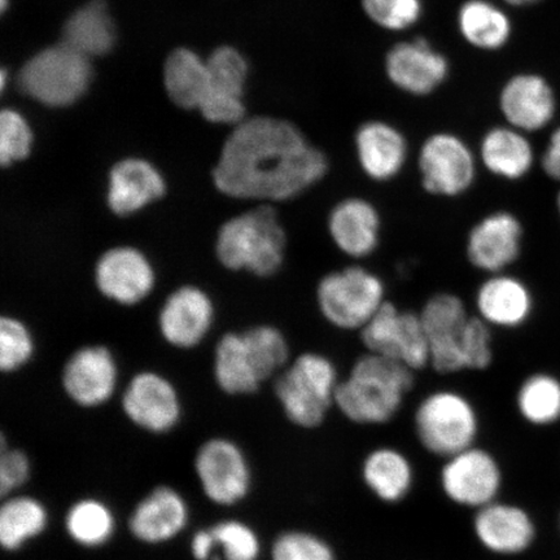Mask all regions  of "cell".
<instances>
[{
	"label": "cell",
	"instance_id": "obj_1",
	"mask_svg": "<svg viewBox=\"0 0 560 560\" xmlns=\"http://www.w3.org/2000/svg\"><path fill=\"white\" fill-rule=\"evenodd\" d=\"M328 172L327 153L295 124L264 116L242 121L231 132L212 180L228 198L277 206L312 190Z\"/></svg>",
	"mask_w": 560,
	"mask_h": 560
},
{
	"label": "cell",
	"instance_id": "obj_2",
	"mask_svg": "<svg viewBox=\"0 0 560 560\" xmlns=\"http://www.w3.org/2000/svg\"><path fill=\"white\" fill-rule=\"evenodd\" d=\"M419 314L429 339L430 366L439 374L481 371L492 365V327L468 313L458 295L438 292Z\"/></svg>",
	"mask_w": 560,
	"mask_h": 560
},
{
	"label": "cell",
	"instance_id": "obj_3",
	"mask_svg": "<svg viewBox=\"0 0 560 560\" xmlns=\"http://www.w3.org/2000/svg\"><path fill=\"white\" fill-rule=\"evenodd\" d=\"M416 371L366 352L353 362L339 383L335 408L350 422L380 425L390 422L415 387Z\"/></svg>",
	"mask_w": 560,
	"mask_h": 560
},
{
	"label": "cell",
	"instance_id": "obj_4",
	"mask_svg": "<svg viewBox=\"0 0 560 560\" xmlns=\"http://www.w3.org/2000/svg\"><path fill=\"white\" fill-rule=\"evenodd\" d=\"M287 247L289 235L277 206L256 205L222 223L214 254L226 270L265 279L282 270Z\"/></svg>",
	"mask_w": 560,
	"mask_h": 560
},
{
	"label": "cell",
	"instance_id": "obj_5",
	"mask_svg": "<svg viewBox=\"0 0 560 560\" xmlns=\"http://www.w3.org/2000/svg\"><path fill=\"white\" fill-rule=\"evenodd\" d=\"M339 373L327 355L301 353L278 374L275 395L284 416L300 429L322 425L335 406Z\"/></svg>",
	"mask_w": 560,
	"mask_h": 560
},
{
	"label": "cell",
	"instance_id": "obj_6",
	"mask_svg": "<svg viewBox=\"0 0 560 560\" xmlns=\"http://www.w3.org/2000/svg\"><path fill=\"white\" fill-rule=\"evenodd\" d=\"M383 279L353 264L327 272L315 287L320 317L340 331H361L387 303Z\"/></svg>",
	"mask_w": 560,
	"mask_h": 560
},
{
	"label": "cell",
	"instance_id": "obj_7",
	"mask_svg": "<svg viewBox=\"0 0 560 560\" xmlns=\"http://www.w3.org/2000/svg\"><path fill=\"white\" fill-rule=\"evenodd\" d=\"M415 427L424 450L447 459L475 446L480 422L478 411L465 395L439 389L419 402Z\"/></svg>",
	"mask_w": 560,
	"mask_h": 560
},
{
	"label": "cell",
	"instance_id": "obj_8",
	"mask_svg": "<svg viewBox=\"0 0 560 560\" xmlns=\"http://www.w3.org/2000/svg\"><path fill=\"white\" fill-rule=\"evenodd\" d=\"M90 79L88 56L60 44L26 62L19 74V86L35 101L65 107L85 93Z\"/></svg>",
	"mask_w": 560,
	"mask_h": 560
},
{
	"label": "cell",
	"instance_id": "obj_9",
	"mask_svg": "<svg viewBox=\"0 0 560 560\" xmlns=\"http://www.w3.org/2000/svg\"><path fill=\"white\" fill-rule=\"evenodd\" d=\"M479 164L465 139L451 131L433 132L418 152L420 186L436 198H459L475 185Z\"/></svg>",
	"mask_w": 560,
	"mask_h": 560
},
{
	"label": "cell",
	"instance_id": "obj_10",
	"mask_svg": "<svg viewBox=\"0 0 560 560\" xmlns=\"http://www.w3.org/2000/svg\"><path fill=\"white\" fill-rule=\"evenodd\" d=\"M366 352L402 363L412 371L430 366V348L420 314L390 301L360 331Z\"/></svg>",
	"mask_w": 560,
	"mask_h": 560
},
{
	"label": "cell",
	"instance_id": "obj_11",
	"mask_svg": "<svg viewBox=\"0 0 560 560\" xmlns=\"http://www.w3.org/2000/svg\"><path fill=\"white\" fill-rule=\"evenodd\" d=\"M194 470L206 499L217 506L240 505L250 492V465L233 440L213 438L202 443L195 455Z\"/></svg>",
	"mask_w": 560,
	"mask_h": 560
},
{
	"label": "cell",
	"instance_id": "obj_12",
	"mask_svg": "<svg viewBox=\"0 0 560 560\" xmlns=\"http://www.w3.org/2000/svg\"><path fill=\"white\" fill-rule=\"evenodd\" d=\"M440 485L455 505L479 510L499 500L505 475L492 453L472 446L446 459Z\"/></svg>",
	"mask_w": 560,
	"mask_h": 560
},
{
	"label": "cell",
	"instance_id": "obj_13",
	"mask_svg": "<svg viewBox=\"0 0 560 560\" xmlns=\"http://www.w3.org/2000/svg\"><path fill=\"white\" fill-rule=\"evenodd\" d=\"M94 284L112 303L135 306L155 289L156 271L143 250L132 245H115L96 258Z\"/></svg>",
	"mask_w": 560,
	"mask_h": 560
},
{
	"label": "cell",
	"instance_id": "obj_14",
	"mask_svg": "<svg viewBox=\"0 0 560 560\" xmlns=\"http://www.w3.org/2000/svg\"><path fill=\"white\" fill-rule=\"evenodd\" d=\"M121 409L130 423L151 435L172 432L182 418L177 388L156 371H140L131 377L121 396Z\"/></svg>",
	"mask_w": 560,
	"mask_h": 560
},
{
	"label": "cell",
	"instance_id": "obj_15",
	"mask_svg": "<svg viewBox=\"0 0 560 560\" xmlns=\"http://www.w3.org/2000/svg\"><path fill=\"white\" fill-rule=\"evenodd\" d=\"M384 73L401 93L425 97L436 93L451 74V61L425 37L398 42L384 58Z\"/></svg>",
	"mask_w": 560,
	"mask_h": 560
},
{
	"label": "cell",
	"instance_id": "obj_16",
	"mask_svg": "<svg viewBox=\"0 0 560 560\" xmlns=\"http://www.w3.org/2000/svg\"><path fill=\"white\" fill-rule=\"evenodd\" d=\"M474 534L492 555L520 558L538 540L540 529L530 510L516 501H494L478 510Z\"/></svg>",
	"mask_w": 560,
	"mask_h": 560
},
{
	"label": "cell",
	"instance_id": "obj_17",
	"mask_svg": "<svg viewBox=\"0 0 560 560\" xmlns=\"http://www.w3.org/2000/svg\"><path fill=\"white\" fill-rule=\"evenodd\" d=\"M118 369L114 354L102 345L75 349L61 370V387L74 405L100 408L114 397Z\"/></svg>",
	"mask_w": 560,
	"mask_h": 560
},
{
	"label": "cell",
	"instance_id": "obj_18",
	"mask_svg": "<svg viewBox=\"0 0 560 560\" xmlns=\"http://www.w3.org/2000/svg\"><path fill=\"white\" fill-rule=\"evenodd\" d=\"M522 222L508 210L486 214L468 231L466 258L474 269L487 276L506 272L521 256Z\"/></svg>",
	"mask_w": 560,
	"mask_h": 560
},
{
	"label": "cell",
	"instance_id": "obj_19",
	"mask_svg": "<svg viewBox=\"0 0 560 560\" xmlns=\"http://www.w3.org/2000/svg\"><path fill=\"white\" fill-rule=\"evenodd\" d=\"M380 209L362 196H348L331 207L326 230L334 247L350 260H365L375 254L382 241Z\"/></svg>",
	"mask_w": 560,
	"mask_h": 560
},
{
	"label": "cell",
	"instance_id": "obj_20",
	"mask_svg": "<svg viewBox=\"0 0 560 560\" xmlns=\"http://www.w3.org/2000/svg\"><path fill=\"white\" fill-rule=\"evenodd\" d=\"M213 322V300L194 284H184L171 292L158 315L161 338L182 350L198 347L207 338Z\"/></svg>",
	"mask_w": 560,
	"mask_h": 560
},
{
	"label": "cell",
	"instance_id": "obj_21",
	"mask_svg": "<svg viewBox=\"0 0 560 560\" xmlns=\"http://www.w3.org/2000/svg\"><path fill=\"white\" fill-rule=\"evenodd\" d=\"M357 164L375 184H387L402 173L409 160V143L404 132L384 120L362 122L354 132Z\"/></svg>",
	"mask_w": 560,
	"mask_h": 560
},
{
	"label": "cell",
	"instance_id": "obj_22",
	"mask_svg": "<svg viewBox=\"0 0 560 560\" xmlns=\"http://www.w3.org/2000/svg\"><path fill=\"white\" fill-rule=\"evenodd\" d=\"M166 190L165 178L155 165L128 158L110 167L105 205L112 214L126 219L164 199Z\"/></svg>",
	"mask_w": 560,
	"mask_h": 560
},
{
	"label": "cell",
	"instance_id": "obj_23",
	"mask_svg": "<svg viewBox=\"0 0 560 560\" xmlns=\"http://www.w3.org/2000/svg\"><path fill=\"white\" fill-rule=\"evenodd\" d=\"M190 523V506L177 489L156 487L137 503L128 527L137 541L163 545L177 538Z\"/></svg>",
	"mask_w": 560,
	"mask_h": 560
},
{
	"label": "cell",
	"instance_id": "obj_24",
	"mask_svg": "<svg viewBox=\"0 0 560 560\" xmlns=\"http://www.w3.org/2000/svg\"><path fill=\"white\" fill-rule=\"evenodd\" d=\"M476 315L489 327L517 328L534 312V296L522 279L500 272L487 276L475 292Z\"/></svg>",
	"mask_w": 560,
	"mask_h": 560
},
{
	"label": "cell",
	"instance_id": "obj_25",
	"mask_svg": "<svg viewBox=\"0 0 560 560\" xmlns=\"http://www.w3.org/2000/svg\"><path fill=\"white\" fill-rule=\"evenodd\" d=\"M499 105L508 125L523 132L545 128L556 110L555 94L537 74L511 77L501 89Z\"/></svg>",
	"mask_w": 560,
	"mask_h": 560
},
{
	"label": "cell",
	"instance_id": "obj_26",
	"mask_svg": "<svg viewBox=\"0 0 560 560\" xmlns=\"http://www.w3.org/2000/svg\"><path fill=\"white\" fill-rule=\"evenodd\" d=\"M213 376L223 394L230 396L254 395L266 383L243 332L230 331L217 341Z\"/></svg>",
	"mask_w": 560,
	"mask_h": 560
},
{
	"label": "cell",
	"instance_id": "obj_27",
	"mask_svg": "<svg viewBox=\"0 0 560 560\" xmlns=\"http://www.w3.org/2000/svg\"><path fill=\"white\" fill-rule=\"evenodd\" d=\"M479 163L497 178L520 180L535 164V152L524 132L513 126H495L482 136Z\"/></svg>",
	"mask_w": 560,
	"mask_h": 560
},
{
	"label": "cell",
	"instance_id": "obj_28",
	"mask_svg": "<svg viewBox=\"0 0 560 560\" xmlns=\"http://www.w3.org/2000/svg\"><path fill=\"white\" fill-rule=\"evenodd\" d=\"M457 26L467 45L485 52L501 50L513 32L508 13L490 0H465L458 9Z\"/></svg>",
	"mask_w": 560,
	"mask_h": 560
},
{
	"label": "cell",
	"instance_id": "obj_29",
	"mask_svg": "<svg viewBox=\"0 0 560 560\" xmlns=\"http://www.w3.org/2000/svg\"><path fill=\"white\" fill-rule=\"evenodd\" d=\"M362 479L376 499L396 503L409 494L415 482L410 460L394 447H377L362 465Z\"/></svg>",
	"mask_w": 560,
	"mask_h": 560
},
{
	"label": "cell",
	"instance_id": "obj_30",
	"mask_svg": "<svg viewBox=\"0 0 560 560\" xmlns=\"http://www.w3.org/2000/svg\"><path fill=\"white\" fill-rule=\"evenodd\" d=\"M48 523L44 502L32 495L7 497L0 508V545L5 551H19L44 535Z\"/></svg>",
	"mask_w": 560,
	"mask_h": 560
},
{
	"label": "cell",
	"instance_id": "obj_31",
	"mask_svg": "<svg viewBox=\"0 0 560 560\" xmlns=\"http://www.w3.org/2000/svg\"><path fill=\"white\" fill-rule=\"evenodd\" d=\"M62 44L89 59L112 50L115 45V26L101 0L83 7L67 21Z\"/></svg>",
	"mask_w": 560,
	"mask_h": 560
},
{
	"label": "cell",
	"instance_id": "obj_32",
	"mask_svg": "<svg viewBox=\"0 0 560 560\" xmlns=\"http://www.w3.org/2000/svg\"><path fill=\"white\" fill-rule=\"evenodd\" d=\"M515 408L523 423L534 429L560 424V380L548 373L525 377L516 390Z\"/></svg>",
	"mask_w": 560,
	"mask_h": 560
},
{
	"label": "cell",
	"instance_id": "obj_33",
	"mask_svg": "<svg viewBox=\"0 0 560 560\" xmlns=\"http://www.w3.org/2000/svg\"><path fill=\"white\" fill-rule=\"evenodd\" d=\"M68 537L85 549H100L114 538L117 520L107 503L94 497L75 501L66 514Z\"/></svg>",
	"mask_w": 560,
	"mask_h": 560
},
{
	"label": "cell",
	"instance_id": "obj_34",
	"mask_svg": "<svg viewBox=\"0 0 560 560\" xmlns=\"http://www.w3.org/2000/svg\"><path fill=\"white\" fill-rule=\"evenodd\" d=\"M165 86L171 100L179 107L200 109L209 94L207 62L185 48L175 50L166 60Z\"/></svg>",
	"mask_w": 560,
	"mask_h": 560
},
{
	"label": "cell",
	"instance_id": "obj_35",
	"mask_svg": "<svg viewBox=\"0 0 560 560\" xmlns=\"http://www.w3.org/2000/svg\"><path fill=\"white\" fill-rule=\"evenodd\" d=\"M207 68L209 94L205 103L208 100L242 101L247 62L240 52L234 48L221 47L210 56Z\"/></svg>",
	"mask_w": 560,
	"mask_h": 560
},
{
	"label": "cell",
	"instance_id": "obj_36",
	"mask_svg": "<svg viewBox=\"0 0 560 560\" xmlns=\"http://www.w3.org/2000/svg\"><path fill=\"white\" fill-rule=\"evenodd\" d=\"M365 16L390 33L411 30L423 15V0H361Z\"/></svg>",
	"mask_w": 560,
	"mask_h": 560
},
{
	"label": "cell",
	"instance_id": "obj_37",
	"mask_svg": "<svg viewBox=\"0 0 560 560\" xmlns=\"http://www.w3.org/2000/svg\"><path fill=\"white\" fill-rule=\"evenodd\" d=\"M34 354L33 334L23 320L13 315L0 318V370L16 373L31 362Z\"/></svg>",
	"mask_w": 560,
	"mask_h": 560
},
{
	"label": "cell",
	"instance_id": "obj_38",
	"mask_svg": "<svg viewBox=\"0 0 560 560\" xmlns=\"http://www.w3.org/2000/svg\"><path fill=\"white\" fill-rule=\"evenodd\" d=\"M215 536L221 556L225 560H258L262 542L257 532L247 523L229 520L210 527Z\"/></svg>",
	"mask_w": 560,
	"mask_h": 560
},
{
	"label": "cell",
	"instance_id": "obj_39",
	"mask_svg": "<svg viewBox=\"0 0 560 560\" xmlns=\"http://www.w3.org/2000/svg\"><path fill=\"white\" fill-rule=\"evenodd\" d=\"M271 560H336L324 538L305 530H287L271 546Z\"/></svg>",
	"mask_w": 560,
	"mask_h": 560
},
{
	"label": "cell",
	"instance_id": "obj_40",
	"mask_svg": "<svg viewBox=\"0 0 560 560\" xmlns=\"http://www.w3.org/2000/svg\"><path fill=\"white\" fill-rule=\"evenodd\" d=\"M33 135L30 125L16 112L4 110L0 116V163L4 167L31 155Z\"/></svg>",
	"mask_w": 560,
	"mask_h": 560
},
{
	"label": "cell",
	"instance_id": "obj_41",
	"mask_svg": "<svg viewBox=\"0 0 560 560\" xmlns=\"http://www.w3.org/2000/svg\"><path fill=\"white\" fill-rule=\"evenodd\" d=\"M32 476V462L23 451L13 450L5 444L2 436V455H0V495L2 499L16 494Z\"/></svg>",
	"mask_w": 560,
	"mask_h": 560
},
{
	"label": "cell",
	"instance_id": "obj_42",
	"mask_svg": "<svg viewBox=\"0 0 560 560\" xmlns=\"http://www.w3.org/2000/svg\"><path fill=\"white\" fill-rule=\"evenodd\" d=\"M191 555L195 560H210L219 549L212 528L200 529L191 538Z\"/></svg>",
	"mask_w": 560,
	"mask_h": 560
},
{
	"label": "cell",
	"instance_id": "obj_43",
	"mask_svg": "<svg viewBox=\"0 0 560 560\" xmlns=\"http://www.w3.org/2000/svg\"><path fill=\"white\" fill-rule=\"evenodd\" d=\"M542 167L550 178L560 180V128L552 135L544 153Z\"/></svg>",
	"mask_w": 560,
	"mask_h": 560
},
{
	"label": "cell",
	"instance_id": "obj_44",
	"mask_svg": "<svg viewBox=\"0 0 560 560\" xmlns=\"http://www.w3.org/2000/svg\"><path fill=\"white\" fill-rule=\"evenodd\" d=\"M503 2L513 7H524L529 5L532 3H536L538 2V0H503Z\"/></svg>",
	"mask_w": 560,
	"mask_h": 560
},
{
	"label": "cell",
	"instance_id": "obj_45",
	"mask_svg": "<svg viewBox=\"0 0 560 560\" xmlns=\"http://www.w3.org/2000/svg\"><path fill=\"white\" fill-rule=\"evenodd\" d=\"M7 0H2V10L5 9Z\"/></svg>",
	"mask_w": 560,
	"mask_h": 560
},
{
	"label": "cell",
	"instance_id": "obj_46",
	"mask_svg": "<svg viewBox=\"0 0 560 560\" xmlns=\"http://www.w3.org/2000/svg\"><path fill=\"white\" fill-rule=\"evenodd\" d=\"M558 208H559V213H560V194L558 196Z\"/></svg>",
	"mask_w": 560,
	"mask_h": 560
},
{
	"label": "cell",
	"instance_id": "obj_47",
	"mask_svg": "<svg viewBox=\"0 0 560 560\" xmlns=\"http://www.w3.org/2000/svg\"><path fill=\"white\" fill-rule=\"evenodd\" d=\"M558 527H559V532H560V513H559V516H558Z\"/></svg>",
	"mask_w": 560,
	"mask_h": 560
}]
</instances>
